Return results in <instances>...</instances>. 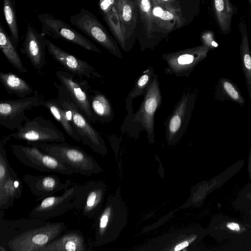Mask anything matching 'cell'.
I'll list each match as a JSON object with an SVG mask.
<instances>
[{"label": "cell", "instance_id": "cell-1", "mask_svg": "<svg viewBox=\"0 0 251 251\" xmlns=\"http://www.w3.org/2000/svg\"><path fill=\"white\" fill-rule=\"evenodd\" d=\"M56 158L71 169L74 173L90 176L98 174L102 170L93 156L79 147L65 142H27Z\"/></svg>", "mask_w": 251, "mask_h": 251}, {"label": "cell", "instance_id": "cell-2", "mask_svg": "<svg viewBox=\"0 0 251 251\" xmlns=\"http://www.w3.org/2000/svg\"><path fill=\"white\" fill-rule=\"evenodd\" d=\"M126 212L119 198L110 196L98 215L94 225V243L102 246L115 240L126 221Z\"/></svg>", "mask_w": 251, "mask_h": 251}, {"label": "cell", "instance_id": "cell-3", "mask_svg": "<svg viewBox=\"0 0 251 251\" xmlns=\"http://www.w3.org/2000/svg\"><path fill=\"white\" fill-rule=\"evenodd\" d=\"M53 85L58 91L56 100L60 105L70 113L73 124L80 137L81 141L96 153L101 155H105L107 149L100 133L81 111L66 89L56 82L53 83Z\"/></svg>", "mask_w": 251, "mask_h": 251}, {"label": "cell", "instance_id": "cell-4", "mask_svg": "<svg viewBox=\"0 0 251 251\" xmlns=\"http://www.w3.org/2000/svg\"><path fill=\"white\" fill-rule=\"evenodd\" d=\"M161 95L158 77L155 74L148 85L139 109L127 116L122 128L135 133L145 130L149 139H153L154 114L161 101Z\"/></svg>", "mask_w": 251, "mask_h": 251}, {"label": "cell", "instance_id": "cell-5", "mask_svg": "<svg viewBox=\"0 0 251 251\" xmlns=\"http://www.w3.org/2000/svg\"><path fill=\"white\" fill-rule=\"evenodd\" d=\"M66 225L64 222H47L44 224L27 229L5 243L3 246L11 251H40L56 237L63 233Z\"/></svg>", "mask_w": 251, "mask_h": 251}, {"label": "cell", "instance_id": "cell-6", "mask_svg": "<svg viewBox=\"0 0 251 251\" xmlns=\"http://www.w3.org/2000/svg\"><path fill=\"white\" fill-rule=\"evenodd\" d=\"M11 138L27 142H63L64 133L50 120L42 116L27 117L21 127L10 134Z\"/></svg>", "mask_w": 251, "mask_h": 251}, {"label": "cell", "instance_id": "cell-7", "mask_svg": "<svg viewBox=\"0 0 251 251\" xmlns=\"http://www.w3.org/2000/svg\"><path fill=\"white\" fill-rule=\"evenodd\" d=\"M70 23L115 56L122 58L120 48L107 29L91 11L82 8L69 19Z\"/></svg>", "mask_w": 251, "mask_h": 251}, {"label": "cell", "instance_id": "cell-8", "mask_svg": "<svg viewBox=\"0 0 251 251\" xmlns=\"http://www.w3.org/2000/svg\"><path fill=\"white\" fill-rule=\"evenodd\" d=\"M10 148L16 158L25 166L41 172L74 174L68 167L36 147L12 144Z\"/></svg>", "mask_w": 251, "mask_h": 251}, {"label": "cell", "instance_id": "cell-9", "mask_svg": "<svg viewBox=\"0 0 251 251\" xmlns=\"http://www.w3.org/2000/svg\"><path fill=\"white\" fill-rule=\"evenodd\" d=\"M38 19L44 35L70 42L89 51L101 52L90 40L62 20L49 13L40 14Z\"/></svg>", "mask_w": 251, "mask_h": 251}, {"label": "cell", "instance_id": "cell-10", "mask_svg": "<svg viewBox=\"0 0 251 251\" xmlns=\"http://www.w3.org/2000/svg\"><path fill=\"white\" fill-rule=\"evenodd\" d=\"M106 190L102 181L92 180L79 185L73 201L74 208L89 219L95 218L103 207Z\"/></svg>", "mask_w": 251, "mask_h": 251}, {"label": "cell", "instance_id": "cell-11", "mask_svg": "<svg viewBox=\"0 0 251 251\" xmlns=\"http://www.w3.org/2000/svg\"><path fill=\"white\" fill-rule=\"evenodd\" d=\"M40 100L37 96L0 100V125L7 129H18L26 117L25 111L40 106Z\"/></svg>", "mask_w": 251, "mask_h": 251}, {"label": "cell", "instance_id": "cell-12", "mask_svg": "<svg viewBox=\"0 0 251 251\" xmlns=\"http://www.w3.org/2000/svg\"><path fill=\"white\" fill-rule=\"evenodd\" d=\"M79 185L69 187L59 196L52 195L42 200L29 213L30 217L46 220L61 215L74 208L73 201Z\"/></svg>", "mask_w": 251, "mask_h": 251}, {"label": "cell", "instance_id": "cell-13", "mask_svg": "<svg viewBox=\"0 0 251 251\" xmlns=\"http://www.w3.org/2000/svg\"><path fill=\"white\" fill-rule=\"evenodd\" d=\"M209 50L208 47L202 45L164 54L163 58L168 65L167 73L178 76L189 75L206 57Z\"/></svg>", "mask_w": 251, "mask_h": 251}, {"label": "cell", "instance_id": "cell-14", "mask_svg": "<svg viewBox=\"0 0 251 251\" xmlns=\"http://www.w3.org/2000/svg\"><path fill=\"white\" fill-rule=\"evenodd\" d=\"M48 52L53 59L62 65L69 72L78 76L89 79L101 78L102 76L87 61L65 51L50 40L45 38Z\"/></svg>", "mask_w": 251, "mask_h": 251}, {"label": "cell", "instance_id": "cell-15", "mask_svg": "<svg viewBox=\"0 0 251 251\" xmlns=\"http://www.w3.org/2000/svg\"><path fill=\"white\" fill-rule=\"evenodd\" d=\"M194 102V95L188 93L183 94L166 124L168 143H175L182 136L190 119Z\"/></svg>", "mask_w": 251, "mask_h": 251}, {"label": "cell", "instance_id": "cell-16", "mask_svg": "<svg viewBox=\"0 0 251 251\" xmlns=\"http://www.w3.org/2000/svg\"><path fill=\"white\" fill-rule=\"evenodd\" d=\"M55 75L68 92L76 105L87 118L93 124L96 119L93 113L89 97L86 92L87 87H84L75 78V75L69 72L59 70L56 72Z\"/></svg>", "mask_w": 251, "mask_h": 251}, {"label": "cell", "instance_id": "cell-17", "mask_svg": "<svg viewBox=\"0 0 251 251\" xmlns=\"http://www.w3.org/2000/svg\"><path fill=\"white\" fill-rule=\"evenodd\" d=\"M23 180L31 193L39 201L60 191L65 190L72 184L70 179L64 182H61L59 177L54 175L34 176L27 174L24 176Z\"/></svg>", "mask_w": 251, "mask_h": 251}, {"label": "cell", "instance_id": "cell-18", "mask_svg": "<svg viewBox=\"0 0 251 251\" xmlns=\"http://www.w3.org/2000/svg\"><path fill=\"white\" fill-rule=\"evenodd\" d=\"M46 48L44 35L39 32L32 25L28 23L21 51L37 70H41L45 64Z\"/></svg>", "mask_w": 251, "mask_h": 251}, {"label": "cell", "instance_id": "cell-19", "mask_svg": "<svg viewBox=\"0 0 251 251\" xmlns=\"http://www.w3.org/2000/svg\"><path fill=\"white\" fill-rule=\"evenodd\" d=\"M150 0L155 33H169L188 24L187 21L179 15L163 7L154 0Z\"/></svg>", "mask_w": 251, "mask_h": 251}, {"label": "cell", "instance_id": "cell-20", "mask_svg": "<svg viewBox=\"0 0 251 251\" xmlns=\"http://www.w3.org/2000/svg\"><path fill=\"white\" fill-rule=\"evenodd\" d=\"M4 210L0 209V245L5 243L29 228L44 224L46 220L31 217L17 220L4 218Z\"/></svg>", "mask_w": 251, "mask_h": 251}, {"label": "cell", "instance_id": "cell-21", "mask_svg": "<svg viewBox=\"0 0 251 251\" xmlns=\"http://www.w3.org/2000/svg\"><path fill=\"white\" fill-rule=\"evenodd\" d=\"M99 8L109 29L123 50H128L123 31L116 0H99Z\"/></svg>", "mask_w": 251, "mask_h": 251}, {"label": "cell", "instance_id": "cell-22", "mask_svg": "<svg viewBox=\"0 0 251 251\" xmlns=\"http://www.w3.org/2000/svg\"><path fill=\"white\" fill-rule=\"evenodd\" d=\"M86 245L82 233L74 230L61 234L40 251H85Z\"/></svg>", "mask_w": 251, "mask_h": 251}, {"label": "cell", "instance_id": "cell-23", "mask_svg": "<svg viewBox=\"0 0 251 251\" xmlns=\"http://www.w3.org/2000/svg\"><path fill=\"white\" fill-rule=\"evenodd\" d=\"M116 0L122 28L127 43L136 28L138 12L137 3L133 0Z\"/></svg>", "mask_w": 251, "mask_h": 251}, {"label": "cell", "instance_id": "cell-24", "mask_svg": "<svg viewBox=\"0 0 251 251\" xmlns=\"http://www.w3.org/2000/svg\"><path fill=\"white\" fill-rule=\"evenodd\" d=\"M40 105L44 106L50 111L68 136L76 142L81 141L80 137L73 124L70 113L60 105L56 99L41 100Z\"/></svg>", "mask_w": 251, "mask_h": 251}, {"label": "cell", "instance_id": "cell-25", "mask_svg": "<svg viewBox=\"0 0 251 251\" xmlns=\"http://www.w3.org/2000/svg\"><path fill=\"white\" fill-rule=\"evenodd\" d=\"M23 185L18 175L8 178L0 185V209H7L13 205L14 201L21 197Z\"/></svg>", "mask_w": 251, "mask_h": 251}, {"label": "cell", "instance_id": "cell-26", "mask_svg": "<svg viewBox=\"0 0 251 251\" xmlns=\"http://www.w3.org/2000/svg\"><path fill=\"white\" fill-rule=\"evenodd\" d=\"M0 81L6 92L20 98L29 96L33 92L32 87L24 79L12 73H0Z\"/></svg>", "mask_w": 251, "mask_h": 251}, {"label": "cell", "instance_id": "cell-27", "mask_svg": "<svg viewBox=\"0 0 251 251\" xmlns=\"http://www.w3.org/2000/svg\"><path fill=\"white\" fill-rule=\"evenodd\" d=\"M16 46L6 33L2 25L0 24V49L8 61L19 72L28 73L27 69L24 65Z\"/></svg>", "mask_w": 251, "mask_h": 251}, {"label": "cell", "instance_id": "cell-28", "mask_svg": "<svg viewBox=\"0 0 251 251\" xmlns=\"http://www.w3.org/2000/svg\"><path fill=\"white\" fill-rule=\"evenodd\" d=\"M239 30L241 34L240 53L242 69L246 80L247 91L251 100V52L249 46L247 26L243 21L239 23Z\"/></svg>", "mask_w": 251, "mask_h": 251}, {"label": "cell", "instance_id": "cell-29", "mask_svg": "<svg viewBox=\"0 0 251 251\" xmlns=\"http://www.w3.org/2000/svg\"><path fill=\"white\" fill-rule=\"evenodd\" d=\"M157 3L174 12L189 23L198 12V0H154Z\"/></svg>", "mask_w": 251, "mask_h": 251}, {"label": "cell", "instance_id": "cell-30", "mask_svg": "<svg viewBox=\"0 0 251 251\" xmlns=\"http://www.w3.org/2000/svg\"><path fill=\"white\" fill-rule=\"evenodd\" d=\"M216 18L221 31L225 34L230 32L232 19L235 8L230 0H213Z\"/></svg>", "mask_w": 251, "mask_h": 251}, {"label": "cell", "instance_id": "cell-31", "mask_svg": "<svg viewBox=\"0 0 251 251\" xmlns=\"http://www.w3.org/2000/svg\"><path fill=\"white\" fill-rule=\"evenodd\" d=\"M89 97L91 109L96 119L100 122H107L112 120L113 111L106 97L98 91L94 90Z\"/></svg>", "mask_w": 251, "mask_h": 251}, {"label": "cell", "instance_id": "cell-32", "mask_svg": "<svg viewBox=\"0 0 251 251\" xmlns=\"http://www.w3.org/2000/svg\"><path fill=\"white\" fill-rule=\"evenodd\" d=\"M215 98L218 100H227L234 102L241 106L245 104V99L237 85L231 80L221 78L215 88Z\"/></svg>", "mask_w": 251, "mask_h": 251}, {"label": "cell", "instance_id": "cell-33", "mask_svg": "<svg viewBox=\"0 0 251 251\" xmlns=\"http://www.w3.org/2000/svg\"><path fill=\"white\" fill-rule=\"evenodd\" d=\"M143 28L147 39L151 40L155 36V29L150 0H136Z\"/></svg>", "mask_w": 251, "mask_h": 251}, {"label": "cell", "instance_id": "cell-34", "mask_svg": "<svg viewBox=\"0 0 251 251\" xmlns=\"http://www.w3.org/2000/svg\"><path fill=\"white\" fill-rule=\"evenodd\" d=\"M3 12L11 33V38L17 47L20 40L19 32L15 4L13 0H3Z\"/></svg>", "mask_w": 251, "mask_h": 251}, {"label": "cell", "instance_id": "cell-35", "mask_svg": "<svg viewBox=\"0 0 251 251\" xmlns=\"http://www.w3.org/2000/svg\"><path fill=\"white\" fill-rule=\"evenodd\" d=\"M11 138L10 134L3 135L0 140V185L11 176L17 175L11 167L6 155L5 146Z\"/></svg>", "mask_w": 251, "mask_h": 251}, {"label": "cell", "instance_id": "cell-36", "mask_svg": "<svg viewBox=\"0 0 251 251\" xmlns=\"http://www.w3.org/2000/svg\"><path fill=\"white\" fill-rule=\"evenodd\" d=\"M155 74L154 69L149 67L145 70L137 80L133 89L128 95L126 100H132L133 99L145 94L147 87L152 80Z\"/></svg>", "mask_w": 251, "mask_h": 251}, {"label": "cell", "instance_id": "cell-37", "mask_svg": "<svg viewBox=\"0 0 251 251\" xmlns=\"http://www.w3.org/2000/svg\"><path fill=\"white\" fill-rule=\"evenodd\" d=\"M226 226L227 228L231 230L238 231L240 230L239 225L236 223L231 222L227 224Z\"/></svg>", "mask_w": 251, "mask_h": 251}, {"label": "cell", "instance_id": "cell-38", "mask_svg": "<svg viewBox=\"0 0 251 251\" xmlns=\"http://www.w3.org/2000/svg\"><path fill=\"white\" fill-rule=\"evenodd\" d=\"M249 0L250 1V2H251V0Z\"/></svg>", "mask_w": 251, "mask_h": 251}]
</instances>
